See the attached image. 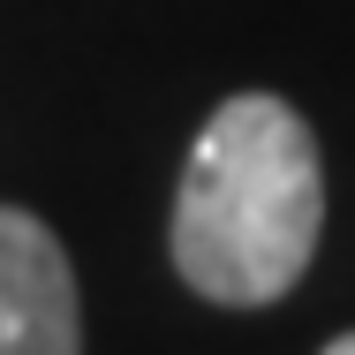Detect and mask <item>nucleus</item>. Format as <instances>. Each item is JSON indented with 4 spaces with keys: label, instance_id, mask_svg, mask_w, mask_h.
<instances>
[{
    "label": "nucleus",
    "instance_id": "1",
    "mask_svg": "<svg viewBox=\"0 0 355 355\" xmlns=\"http://www.w3.org/2000/svg\"><path fill=\"white\" fill-rule=\"evenodd\" d=\"M318 227H325V174L302 114L272 91L227 98L197 129V151L182 166L166 227L174 272L205 302L257 310L310 272Z\"/></svg>",
    "mask_w": 355,
    "mask_h": 355
},
{
    "label": "nucleus",
    "instance_id": "2",
    "mask_svg": "<svg viewBox=\"0 0 355 355\" xmlns=\"http://www.w3.org/2000/svg\"><path fill=\"white\" fill-rule=\"evenodd\" d=\"M0 355H83L69 250L15 205H0Z\"/></svg>",
    "mask_w": 355,
    "mask_h": 355
},
{
    "label": "nucleus",
    "instance_id": "3",
    "mask_svg": "<svg viewBox=\"0 0 355 355\" xmlns=\"http://www.w3.org/2000/svg\"><path fill=\"white\" fill-rule=\"evenodd\" d=\"M325 355H355V333H340V340H333V348H325Z\"/></svg>",
    "mask_w": 355,
    "mask_h": 355
}]
</instances>
